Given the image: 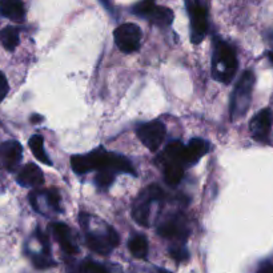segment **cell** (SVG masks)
<instances>
[{
  "instance_id": "6da1fadb",
  "label": "cell",
  "mask_w": 273,
  "mask_h": 273,
  "mask_svg": "<svg viewBox=\"0 0 273 273\" xmlns=\"http://www.w3.org/2000/svg\"><path fill=\"white\" fill-rule=\"evenodd\" d=\"M237 65L235 48L221 39H215L212 55V75L215 79L224 84H229L235 77Z\"/></svg>"
},
{
  "instance_id": "7a4b0ae2",
  "label": "cell",
  "mask_w": 273,
  "mask_h": 273,
  "mask_svg": "<svg viewBox=\"0 0 273 273\" xmlns=\"http://www.w3.org/2000/svg\"><path fill=\"white\" fill-rule=\"evenodd\" d=\"M255 73L245 71L237 81L230 96V119L239 120L245 116L252 102V92L255 87Z\"/></svg>"
},
{
  "instance_id": "3957f363",
  "label": "cell",
  "mask_w": 273,
  "mask_h": 273,
  "mask_svg": "<svg viewBox=\"0 0 273 273\" xmlns=\"http://www.w3.org/2000/svg\"><path fill=\"white\" fill-rule=\"evenodd\" d=\"M185 7L191 17V40L193 44H199L208 31V12L200 0H185Z\"/></svg>"
},
{
  "instance_id": "277c9868",
  "label": "cell",
  "mask_w": 273,
  "mask_h": 273,
  "mask_svg": "<svg viewBox=\"0 0 273 273\" xmlns=\"http://www.w3.org/2000/svg\"><path fill=\"white\" fill-rule=\"evenodd\" d=\"M86 240L91 251L100 255H108L120 243L117 232L111 226H107L106 230H87Z\"/></svg>"
},
{
  "instance_id": "5b68a950",
  "label": "cell",
  "mask_w": 273,
  "mask_h": 273,
  "mask_svg": "<svg viewBox=\"0 0 273 273\" xmlns=\"http://www.w3.org/2000/svg\"><path fill=\"white\" fill-rule=\"evenodd\" d=\"M108 163V152L103 148L90 154L84 155H75L71 158V165L73 171L79 175H84L94 169H106Z\"/></svg>"
},
{
  "instance_id": "8992f818",
  "label": "cell",
  "mask_w": 273,
  "mask_h": 273,
  "mask_svg": "<svg viewBox=\"0 0 273 273\" xmlns=\"http://www.w3.org/2000/svg\"><path fill=\"white\" fill-rule=\"evenodd\" d=\"M115 43L120 51L124 54H132L140 48L141 30L133 23L121 24L113 32Z\"/></svg>"
},
{
  "instance_id": "52a82bcc",
  "label": "cell",
  "mask_w": 273,
  "mask_h": 273,
  "mask_svg": "<svg viewBox=\"0 0 273 273\" xmlns=\"http://www.w3.org/2000/svg\"><path fill=\"white\" fill-rule=\"evenodd\" d=\"M137 136L148 150L156 152L165 139V127L159 120L144 123L137 128Z\"/></svg>"
},
{
  "instance_id": "ba28073f",
  "label": "cell",
  "mask_w": 273,
  "mask_h": 273,
  "mask_svg": "<svg viewBox=\"0 0 273 273\" xmlns=\"http://www.w3.org/2000/svg\"><path fill=\"white\" fill-rule=\"evenodd\" d=\"M159 235L165 237V239L175 240L179 243H185V240L188 239L189 230L187 228V224L184 221V218L177 215L173 216L169 220H166L163 224H160L158 228Z\"/></svg>"
},
{
  "instance_id": "9c48e42d",
  "label": "cell",
  "mask_w": 273,
  "mask_h": 273,
  "mask_svg": "<svg viewBox=\"0 0 273 273\" xmlns=\"http://www.w3.org/2000/svg\"><path fill=\"white\" fill-rule=\"evenodd\" d=\"M273 123V113L269 108L261 109L253 116L251 120L249 128L253 139L261 143H268L269 132H271V127Z\"/></svg>"
},
{
  "instance_id": "30bf717a",
  "label": "cell",
  "mask_w": 273,
  "mask_h": 273,
  "mask_svg": "<svg viewBox=\"0 0 273 273\" xmlns=\"http://www.w3.org/2000/svg\"><path fill=\"white\" fill-rule=\"evenodd\" d=\"M23 148L17 141H4L0 145V163L7 171H15L22 160Z\"/></svg>"
},
{
  "instance_id": "8fae6325",
  "label": "cell",
  "mask_w": 273,
  "mask_h": 273,
  "mask_svg": "<svg viewBox=\"0 0 273 273\" xmlns=\"http://www.w3.org/2000/svg\"><path fill=\"white\" fill-rule=\"evenodd\" d=\"M52 233L57 240L60 248L67 253V255H76L79 252V248L76 245V241L73 240L72 232L69 229L68 225H65L64 222H54L52 224Z\"/></svg>"
},
{
  "instance_id": "7c38bea8",
  "label": "cell",
  "mask_w": 273,
  "mask_h": 273,
  "mask_svg": "<svg viewBox=\"0 0 273 273\" xmlns=\"http://www.w3.org/2000/svg\"><path fill=\"white\" fill-rule=\"evenodd\" d=\"M17 183L26 188H38L43 185L44 175L42 169L34 163H28L23 166L19 175H17Z\"/></svg>"
},
{
  "instance_id": "4fadbf2b",
  "label": "cell",
  "mask_w": 273,
  "mask_h": 273,
  "mask_svg": "<svg viewBox=\"0 0 273 273\" xmlns=\"http://www.w3.org/2000/svg\"><path fill=\"white\" fill-rule=\"evenodd\" d=\"M209 144L203 139H192L188 143V145H184V163L185 165H193L200 160L204 155L208 154Z\"/></svg>"
},
{
  "instance_id": "5bb4252c",
  "label": "cell",
  "mask_w": 273,
  "mask_h": 273,
  "mask_svg": "<svg viewBox=\"0 0 273 273\" xmlns=\"http://www.w3.org/2000/svg\"><path fill=\"white\" fill-rule=\"evenodd\" d=\"M0 15L12 22H23L26 17L23 0H0Z\"/></svg>"
},
{
  "instance_id": "9a60e30c",
  "label": "cell",
  "mask_w": 273,
  "mask_h": 273,
  "mask_svg": "<svg viewBox=\"0 0 273 273\" xmlns=\"http://www.w3.org/2000/svg\"><path fill=\"white\" fill-rule=\"evenodd\" d=\"M152 203L154 201L147 196V193L143 192L133 205L132 218L141 226H148L150 224V207Z\"/></svg>"
},
{
  "instance_id": "2e32d148",
  "label": "cell",
  "mask_w": 273,
  "mask_h": 273,
  "mask_svg": "<svg viewBox=\"0 0 273 273\" xmlns=\"http://www.w3.org/2000/svg\"><path fill=\"white\" fill-rule=\"evenodd\" d=\"M159 162H160V164H163V166L165 164H171V163H180V164H183L185 166V163H184V145L180 141L169 143L166 145L164 152L160 155Z\"/></svg>"
},
{
  "instance_id": "e0dca14e",
  "label": "cell",
  "mask_w": 273,
  "mask_h": 273,
  "mask_svg": "<svg viewBox=\"0 0 273 273\" xmlns=\"http://www.w3.org/2000/svg\"><path fill=\"white\" fill-rule=\"evenodd\" d=\"M173 11L168 7H163V5H156L154 11L151 12V15L147 19L150 20L154 26H158L160 28H166L169 27L173 22Z\"/></svg>"
},
{
  "instance_id": "ac0fdd59",
  "label": "cell",
  "mask_w": 273,
  "mask_h": 273,
  "mask_svg": "<svg viewBox=\"0 0 273 273\" xmlns=\"http://www.w3.org/2000/svg\"><path fill=\"white\" fill-rule=\"evenodd\" d=\"M184 177V165L180 163H171L164 165V179L171 187L179 185Z\"/></svg>"
},
{
  "instance_id": "d6986e66",
  "label": "cell",
  "mask_w": 273,
  "mask_h": 273,
  "mask_svg": "<svg viewBox=\"0 0 273 273\" xmlns=\"http://www.w3.org/2000/svg\"><path fill=\"white\" fill-rule=\"evenodd\" d=\"M0 42L7 51H15L20 42L19 30L15 27H5L0 31Z\"/></svg>"
},
{
  "instance_id": "ffe728a7",
  "label": "cell",
  "mask_w": 273,
  "mask_h": 273,
  "mask_svg": "<svg viewBox=\"0 0 273 273\" xmlns=\"http://www.w3.org/2000/svg\"><path fill=\"white\" fill-rule=\"evenodd\" d=\"M28 144H30L32 154H34V156L38 159L39 162L43 163L46 165H52V162L48 159L47 154L44 151V139L42 135H34L30 139V141H28Z\"/></svg>"
},
{
  "instance_id": "44dd1931",
  "label": "cell",
  "mask_w": 273,
  "mask_h": 273,
  "mask_svg": "<svg viewBox=\"0 0 273 273\" xmlns=\"http://www.w3.org/2000/svg\"><path fill=\"white\" fill-rule=\"evenodd\" d=\"M129 252L137 259H144L148 255V241L143 235H136L128 241Z\"/></svg>"
},
{
  "instance_id": "7402d4cb",
  "label": "cell",
  "mask_w": 273,
  "mask_h": 273,
  "mask_svg": "<svg viewBox=\"0 0 273 273\" xmlns=\"http://www.w3.org/2000/svg\"><path fill=\"white\" fill-rule=\"evenodd\" d=\"M155 7H156L155 0H140L139 3H136L132 7V12L137 16L147 19L151 15V12L154 11Z\"/></svg>"
},
{
  "instance_id": "603a6c76",
  "label": "cell",
  "mask_w": 273,
  "mask_h": 273,
  "mask_svg": "<svg viewBox=\"0 0 273 273\" xmlns=\"http://www.w3.org/2000/svg\"><path fill=\"white\" fill-rule=\"evenodd\" d=\"M115 172L109 171V169H100L98 172V175L95 177V183L99 188L106 189V188L111 187L113 180H115Z\"/></svg>"
},
{
  "instance_id": "cb8c5ba5",
  "label": "cell",
  "mask_w": 273,
  "mask_h": 273,
  "mask_svg": "<svg viewBox=\"0 0 273 273\" xmlns=\"http://www.w3.org/2000/svg\"><path fill=\"white\" fill-rule=\"evenodd\" d=\"M43 196L46 197L47 205L52 209V211H55V212H60V211H61V205H60V195L55 188L47 189V191L43 193Z\"/></svg>"
},
{
  "instance_id": "d4e9b609",
  "label": "cell",
  "mask_w": 273,
  "mask_h": 273,
  "mask_svg": "<svg viewBox=\"0 0 273 273\" xmlns=\"http://www.w3.org/2000/svg\"><path fill=\"white\" fill-rule=\"evenodd\" d=\"M79 273H108V271L103 265L95 263V261L86 260L80 265Z\"/></svg>"
},
{
  "instance_id": "484cf974",
  "label": "cell",
  "mask_w": 273,
  "mask_h": 273,
  "mask_svg": "<svg viewBox=\"0 0 273 273\" xmlns=\"http://www.w3.org/2000/svg\"><path fill=\"white\" fill-rule=\"evenodd\" d=\"M32 263L38 269H47L50 267H55V263L52 261V259L44 253L40 255H32Z\"/></svg>"
},
{
  "instance_id": "4316f807",
  "label": "cell",
  "mask_w": 273,
  "mask_h": 273,
  "mask_svg": "<svg viewBox=\"0 0 273 273\" xmlns=\"http://www.w3.org/2000/svg\"><path fill=\"white\" fill-rule=\"evenodd\" d=\"M169 253H171L172 259L176 261H179V263L188 260V257H189V253H188L187 249L184 247H179V245L175 248H172L171 251H169Z\"/></svg>"
},
{
  "instance_id": "83f0119b",
  "label": "cell",
  "mask_w": 273,
  "mask_h": 273,
  "mask_svg": "<svg viewBox=\"0 0 273 273\" xmlns=\"http://www.w3.org/2000/svg\"><path fill=\"white\" fill-rule=\"evenodd\" d=\"M9 87H8V81H7V77L0 72V103L3 102L8 94Z\"/></svg>"
},
{
  "instance_id": "f1b7e54d",
  "label": "cell",
  "mask_w": 273,
  "mask_h": 273,
  "mask_svg": "<svg viewBox=\"0 0 273 273\" xmlns=\"http://www.w3.org/2000/svg\"><path fill=\"white\" fill-rule=\"evenodd\" d=\"M259 273H273V265H264V267L259 271Z\"/></svg>"
},
{
  "instance_id": "f546056e",
  "label": "cell",
  "mask_w": 273,
  "mask_h": 273,
  "mask_svg": "<svg viewBox=\"0 0 273 273\" xmlns=\"http://www.w3.org/2000/svg\"><path fill=\"white\" fill-rule=\"evenodd\" d=\"M100 3H102L103 5H106L107 8H109V3H111V0H100Z\"/></svg>"
},
{
  "instance_id": "4dcf8cb0",
  "label": "cell",
  "mask_w": 273,
  "mask_h": 273,
  "mask_svg": "<svg viewBox=\"0 0 273 273\" xmlns=\"http://www.w3.org/2000/svg\"><path fill=\"white\" fill-rule=\"evenodd\" d=\"M42 120L43 119L39 115H34V117H32V121H34V123H36V121H42Z\"/></svg>"
},
{
  "instance_id": "1f68e13d",
  "label": "cell",
  "mask_w": 273,
  "mask_h": 273,
  "mask_svg": "<svg viewBox=\"0 0 273 273\" xmlns=\"http://www.w3.org/2000/svg\"><path fill=\"white\" fill-rule=\"evenodd\" d=\"M269 59H271V61H272V63H273V51L272 52H269Z\"/></svg>"
}]
</instances>
